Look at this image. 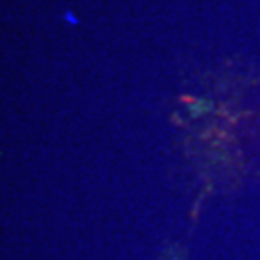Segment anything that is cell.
<instances>
[{
    "label": "cell",
    "mask_w": 260,
    "mask_h": 260,
    "mask_svg": "<svg viewBox=\"0 0 260 260\" xmlns=\"http://www.w3.org/2000/svg\"><path fill=\"white\" fill-rule=\"evenodd\" d=\"M212 110V104L208 103V101H195L193 106H191V112H193V116H203L206 112Z\"/></svg>",
    "instance_id": "obj_1"
}]
</instances>
